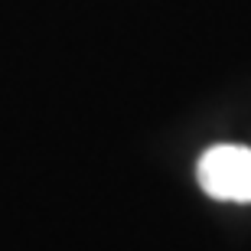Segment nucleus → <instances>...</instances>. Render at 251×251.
Listing matches in <instances>:
<instances>
[{
	"mask_svg": "<svg viewBox=\"0 0 251 251\" xmlns=\"http://www.w3.org/2000/svg\"><path fill=\"white\" fill-rule=\"evenodd\" d=\"M199 186L222 202H251V147L219 144L196 167Z\"/></svg>",
	"mask_w": 251,
	"mask_h": 251,
	"instance_id": "f257e3e1",
	"label": "nucleus"
}]
</instances>
